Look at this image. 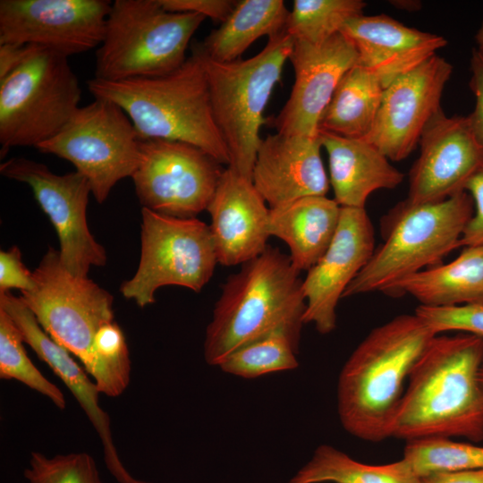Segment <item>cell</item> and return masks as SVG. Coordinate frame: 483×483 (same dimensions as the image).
Listing matches in <instances>:
<instances>
[{
	"label": "cell",
	"instance_id": "6da1fadb",
	"mask_svg": "<svg viewBox=\"0 0 483 483\" xmlns=\"http://www.w3.org/2000/svg\"><path fill=\"white\" fill-rule=\"evenodd\" d=\"M482 364L483 337L468 333L435 335L411 371L391 437L483 441Z\"/></svg>",
	"mask_w": 483,
	"mask_h": 483
},
{
	"label": "cell",
	"instance_id": "7a4b0ae2",
	"mask_svg": "<svg viewBox=\"0 0 483 483\" xmlns=\"http://www.w3.org/2000/svg\"><path fill=\"white\" fill-rule=\"evenodd\" d=\"M435 335L414 312L375 327L360 343L337 385L338 415L348 433L373 443L391 437L405 381Z\"/></svg>",
	"mask_w": 483,
	"mask_h": 483
},
{
	"label": "cell",
	"instance_id": "3957f363",
	"mask_svg": "<svg viewBox=\"0 0 483 483\" xmlns=\"http://www.w3.org/2000/svg\"><path fill=\"white\" fill-rule=\"evenodd\" d=\"M300 273L289 255L267 246L231 275L206 329L207 363L218 367L237 349L276 331L301 332L306 298Z\"/></svg>",
	"mask_w": 483,
	"mask_h": 483
},
{
	"label": "cell",
	"instance_id": "277c9868",
	"mask_svg": "<svg viewBox=\"0 0 483 483\" xmlns=\"http://www.w3.org/2000/svg\"><path fill=\"white\" fill-rule=\"evenodd\" d=\"M95 98L119 106L140 140L162 139L196 146L221 165L230 155L215 122L202 59L191 55L177 70L162 76L119 81H87Z\"/></svg>",
	"mask_w": 483,
	"mask_h": 483
},
{
	"label": "cell",
	"instance_id": "5b68a950",
	"mask_svg": "<svg viewBox=\"0 0 483 483\" xmlns=\"http://www.w3.org/2000/svg\"><path fill=\"white\" fill-rule=\"evenodd\" d=\"M473 212V200L465 191L436 202L402 201L386 216L382 244L343 298L374 292L389 294L398 282L426 267L438 265L460 248Z\"/></svg>",
	"mask_w": 483,
	"mask_h": 483
},
{
	"label": "cell",
	"instance_id": "8992f818",
	"mask_svg": "<svg viewBox=\"0 0 483 483\" xmlns=\"http://www.w3.org/2000/svg\"><path fill=\"white\" fill-rule=\"evenodd\" d=\"M293 42L284 30L268 38L256 55L232 62L211 60L192 46L202 59L214 119L230 155L228 166L251 181L263 114Z\"/></svg>",
	"mask_w": 483,
	"mask_h": 483
},
{
	"label": "cell",
	"instance_id": "52a82bcc",
	"mask_svg": "<svg viewBox=\"0 0 483 483\" xmlns=\"http://www.w3.org/2000/svg\"><path fill=\"white\" fill-rule=\"evenodd\" d=\"M206 19L165 10L159 0L112 2L95 79L119 81L168 74L181 67L190 41Z\"/></svg>",
	"mask_w": 483,
	"mask_h": 483
},
{
	"label": "cell",
	"instance_id": "ba28073f",
	"mask_svg": "<svg viewBox=\"0 0 483 483\" xmlns=\"http://www.w3.org/2000/svg\"><path fill=\"white\" fill-rule=\"evenodd\" d=\"M81 89L68 57L32 46L0 80L1 156L14 147L38 148L56 135L80 107Z\"/></svg>",
	"mask_w": 483,
	"mask_h": 483
},
{
	"label": "cell",
	"instance_id": "9c48e42d",
	"mask_svg": "<svg viewBox=\"0 0 483 483\" xmlns=\"http://www.w3.org/2000/svg\"><path fill=\"white\" fill-rule=\"evenodd\" d=\"M140 258L120 292L141 308L155 302L157 290L179 285L199 292L213 276L217 260L209 225L146 208L141 209Z\"/></svg>",
	"mask_w": 483,
	"mask_h": 483
},
{
	"label": "cell",
	"instance_id": "30bf717a",
	"mask_svg": "<svg viewBox=\"0 0 483 483\" xmlns=\"http://www.w3.org/2000/svg\"><path fill=\"white\" fill-rule=\"evenodd\" d=\"M37 149L71 162L101 204L119 181L133 175L140 161V139L119 106L95 98L80 106L62 130Z\"/></svg>",
	"mask_w": 483,
	"mask_h": 483
},
{
	"label": "cell",
	"instance_id": "8fae6325",
	"mask_svg": "<svg viewBox=\"0 0 483 483\" xmlns=\"http://www.w3.org/2000/svg\"><path fill=\"white\" fill-rule=\"evenodd\" d=\"M33 276L34 287L21 292V300L42 329L89 374L94 337L102 326L114 321L113 296L88 276L68 272L54 248L47 250Z\"/></svg>",
	"mask_w": 483,
	"mask_h": 483
},
{
	"label": "cell",
	"instance_id": "7c38bea8",
	"mask_svg": "<svg viewBox=\"0 0 483 483\" xmlns=\"http://www.w3.org/2000/svg\"><path fill=\"white\" fill-rule=\"evenodd\" d=\"M201 148L181 141L140 140V156L131 176L142 205L179 218L207 209L225 169Z\"/></svg>",
	"mask_w": 483,
	"mask_h": 483
},
{
	"label": "cell",
	"instance_id": "4fadbf2b",
	"mask_svg": "<svg viewBox=\"0 0 483 483\" xmlns=\"http://www.w3.org/2000/svg\"><path fill=\"white\" fill-rule=\"evenodd\" d=\"M1 174L28 184L49 217L59 238V257L72 275L87 277L91 267L106 262L105 248L92 236L87 224L91 193L86 178L78 172L56 174L44 164L13 157L0 165Z\"/></svg>",
	"mask_w": 483,
	"mask_h": 483
},
{
	"label": "cell",
	"instance_id": "5bb4252c",
	"mask_svg": "<svg viewBox=\"0 0 483 483\" xmlns=\"http://www.w3.org/2000/svg\"><path fill=\"white\" fill-rule=\"evenodd\" d=\"M108 0H1L0 44L32 45L66 57L98 47Z\"/></svg>",
	"mask_w": 483,
	"mask_h": 483
},
{
	"label": "cell",
	"instance_id": "9a60e30c",
	"mask_svg": "<svg viewBox=\"0 0 483 483\" xmlns=\"http://www.w3.org/2000/svg\"><path fill=\"white\" fill-rule=\"evenodd\" d=\"M453 65L433 55L385 89L369 134L363 140L389 160L406 158L419 144L432 117L442 109L440 101Z\"/></svg>",
	"mask_w": 483,
	"mask_h": 483
},
{
	"label": "cell",
	"instance_id": "2e32d148",
	"mask_svg": "<svg viewBox=\"0 0 483 483\" xmlns=\"http://www.w3.org/2000/svg\"><path fill=\"white\" fill-rule=\"evenodd\" d=\"M288 59L294 84L273 126L280 133L318 136L320 118L343 76L358 63V53L339 32L318 45L294 40Z\"/></svg>",
	"mask_w": 483,
	"mask_h": 483
},
{
	"label": "cell",
	"instance_id": "e0dca14e",
	"mask_svg": "<svg viewBox=\"0 0 483 483\" xmlns=\"http://www.w3.org/2000/svg\"><path fill=\"white\" fill-rule=\"evenodd\" d=\"M375 251V233L365 208L341 207L336 233L303 280L304 324L326 335L336 327V307L351 282Z\"/></svg>",
	"mask_w": 483,
	"mask_h": 483
},
{
	"label": "cell",
	"instance_id": "ac0fdd59",
	"mask_svg": "<svg viewBox=\"0 0 483 483\" xmlns=\"http://www.w3.org/2000/svg\"><path fill=\"white\" fill-rule=\"evenodd\" d=\"M420 152L409 177L412 203L443 200L464 191L470 176L483 165V148L468 116H447L440 109L425 127Z\"/></svg>",
	"mask_w": 483,
	"mask_h": 483
},
{
	"label": "cell",
	"instance_id": "d6986e66",
	"mask_svg": "<svg viewBox=\"0 0 483 483\" xmlns=\"http://www.w3.org/2000/svg\"><path fill=\"white\" fill-rule=\"evenodd\" d=\"M318 136L267 135L259 144L252 182L269 208L308 196H326L329 180Z\"/></svg>",
	"mask_w": 483,
	"mask_h": 483
},
{
	"label": "cell",
	"instance_id": "ffe728a7",
	"mask_svg": "<svg viewBox=\"0 0 483 483\" xmlns=\"http://www.w3.org/2000/svg\"><path fill=\"white\" fill-rule=\"evenodd\" d=\"M251 180L227 166L207 208L218 263L242 265L268 246L269 208Z\"/></svg>",
	"mask_w": 483,
	"mask_h": 483
},
{
	"label": "cell",
	"instance_id": "44dd1931",
	"mask_svg": "<svg viewBox=\"0 0 483 483\" xmlns=\"http://www.w3.org/2000/svg\"><path fill=\"white\" fill-rule=\"evenodd\" d=\"M341 32L353 44L358 64L373 72L385 89L447 44L442 36L408 27L385 14L353 18Z\"/></svg>",
	"mask_w": 483,
	"mask_h": 483
},
{
	"label": "cell",
	"instance_id": "7402d4cb",
	"mask_svg": "<svg viewBox=\"0 0 483 483\" xmlns=\"http://www.w3.org/2000/svg\"><path fill=\"white\" fill-rule=\"evenodd\" d=\"M0 308L12 317L21 332L25 343L63 381L84 411L100 437L105 462L110 473L123 469L124 466L114 445L109 416L99 404L100 393L93 379L89 377L88 372L74 360L66 349L42 329L20 297L10 292H1Z\"/></svg>",
	"mask_w": 483,
	"mask_h": 483
},
{
	"label": "cell",
	"instance_id": "603a6c76",
	"mask_svg": "<svg viewBox=\"0 0 483 483\" xmlns=\"http://www.w3.org/2000/svg\"><path fill=\"white\" fill-rule=\"evenodd\" d=\"M318 137L328 156L334 199L341 207L365 208L372 192L402 183L403 174L369 141L322 131Z\"/></svg>",
	"mask_w": 483,
	"mask_h": 483
},
{
	"label": "cell",
	"instance_id": "cb8c5ba5",
	"mask_svg": "<svg viewBox=\"0 0 483 483\" xmlns=\"http://www.w3.org/2000/svg\"><path fill=\"white\" fill-rule=\"evenodd\" d=\"M340 216L341 206L334 199L303 197L269 208L268 233L287 244L298 271H308L328 249Z\"/></svg>",
	"mask_w": 483,
	"mask_h": 483
},
{
	"label": "cell",
	"instance_id": "d4e9b609",
	"mask_svg": "<svg viewBox=\"0 0 483 483\" xmlns=\"http://www.w3.org/2000/svg\"><path fill=\"white\" fill-rule=\"evenodd\" d=\"M410 294L428 307L483 304V246L464 247L451 262L398 282L388 295Z\"/></svg>",
	"mask_w": 483,
	"mask_h": 483
},
{
	"label": "cell",
	"instance_id": "484cf974",
	"mask_svg": "<svg viewBox=\"0 0 483 483\" xmlns=\"http://www.w3.org/2000/svg\"><path fill=\"white\" fill-rule=\"evenodd\" d=\"M289 13L282 0L237 1L221 26L195 46L211 60H238L260 37L270 38L284 31Z\"/></svg>",
	"mask_w": 483,
	"mask_h": 483
},
{
	"label": "cell",
	"instance_id": "4316f807",
	"mask_svg": "<svg viewBox=\"0 0 483 483\" xmlns=\"http://www.w3.org/2000/svg\"><path fill=\"white\" fill-rule=\"evenodd\" d=\"M384 91L380 80L357 63L339 81L320 118L319 131L365 139L374 126Z\"/></svg>",
	"mask_w": 483,
	"mask_h": 483
},
{
	"label": "cell",
	"instance_id": "83f0119b",
	"mask_svg": "<svg viewBox=\"0 0 483 483\" xmlns=\"http://www.w3.org/2000/svg\"><path fill=\"white\" fill-rule=\"evenodd\" d=\"M324 482L420 483V479L402 459L387 464H367L332 445H320L288 483Z\"/></svg>",
	"mask_w": 483,
	"mask_h": 483
},
{
	"label": "cell",
	"instance_id": "f1b7e54d",
	"mask_svg": "<svg viewBox=\"0 0 483 483\" xmlns=\"http://www.w3.org/2000/svg\"><path fill=\"white\" fill-rule=\"evenodd\" d=\"M300 337L301 332L276 331L237 349L218 367L225 373L248 379L296 369Z\"/></svg>",
	"mask_w": 483,
	"mask_h": 483
},
{
	"label": "cell",
	"instance_id": "f546056e",
	"mask_svg": "<svg viewBox=\"0 0 483 483\" xmlns=\"http://www.w3.org/2000/svg\"><path fill=\"white\" fill-rule=\"evenodd\" d=\"M361 0H295L285 30L294 40L321 44L363 14Z\"/></svg>",
	"mask_w": 483,
	"mask_h": 483
},
{
	"label": "cell",
	"instance_id": "4dcf8cb0",
	"mask_svg": "<svg viewBox=\"0 0 483 483\" xmlns=\"http://www.w3.org/2000/svg\"><path fill=\"white\" fill-rule=\"evenodd\" d=\"M402 460L419 478L428 474L483 469V446L451 437L406 441Z\"/></svg>",
	"mask_w": 483,
	"mask_h": 483
},
{
	"label": "cell",
	"instance_id": "1f68e13d",
	"mask_svg": "<svg viewBox=\"0 0 483 483\" xmlns=\"http://www.w3.org/2000/svg\"><path fill=\"white\" fill-rule=\"evenodd\" d=\"M24 340L12 317L0 308V377L16 380L48 398L58 409L66 406L60 388L33 364L24 348Z\"/></svg>",
	"mask_w": 483,
	"mask_h": 483
},
{
	"label": "cell",
	"instance_id": "d6a6232c",
	"mask_svg": "<svg viewBox=\"0 0 483 483\" xmlns=\"http://www.w3.org/2000/svg\"><path fill=\"white\" fill-rule=\"evenodd\" d=\"M93 367L89 373L100 394L121 395L131 378V360L125 336L114 322L102 326L92 346Z\"/></svg>",
	"mask_w": 483,
	"mask_h": 483
},
{
	"label": "cell",
	"instance_id": "836d02e7",
	"mask_svg": "<svg viewBox=\"0 0 483 483\" xmlns=\"http://www.w3.org/2000/svg\"><path fill=\"white\" fill-rule=\"evenodd\" d=\"M23 473L29 483H103L93 457L87 453L48 457L34 451Z\"/></svg>",
	"mask_w": 483,
	"mask_h": 483
},
{
	"label": "cell",
	"instance_id": "e575fe53",
	"mask_svg": "<svg viewBox=\"0 0 483 483\" xmlns=\"http://www.w3.org/2000/svg\"><path fill=\"white\" fill-rule=\"evenodd\" d=\"M415 313L436 333L458 331L483 337V304L453 307L419 305Z\"/></svg>",
	"mask_w": 483,
	"mask_h": 483
},
{
	"label": "cell",
	"instance_id": "d590c367",
	"mask_svg": "<svg viewBox=\"0 0 483 483\" xmlns=\"http://www.w3.org/2000/svg\"><path fill=\"white\" fill-rule=\"evenodd\" d=\"M33 272H30L21 260L18 247H12L0 252V293L13 288L21 292L30 291L34 287Z\"/></svg>",
	"mask_w": 483,
	"mask_h": 483
},
{
	"label": "cell",
	"instance_id": "8d00e7d4",
	"mask_svg": "<svg viewBox=\"0 0 483 483\" xmlns=\"http://www.w3.org/2000/svg\"><path fill=\"white\" fill-rule=\"evenodd\" d=\"M464 191L473 200L474 212L463 230L460 247L483 246V165L468 180Z\"/></svg>",
	"mask_w": 483,
	"mask_h": 483
},
{
	"label": "cell",
	"instance_id": "74e56055",
	"mask_svg": "<svg viewBox=\"0 0 483 483\" xmlns=\"http://www.w3.org/2000/svg\"><path fill=\"white\" fill-rule=\"evenodd\" d=\"M162 7L173 13H192L225 21L234 9L237 1L233 0H159Z\"/></svg>",
	"mask_w": 483,
	"mask_h": 483
},
{
	"label": "cell",
	"instance_id": "f35d334b",
	"mask_svg": "<svg viewBox=\"0 0 483 483\" xmlns=\"http://www.w3.org/2000/svg\"><path fill=\"white\" fill-rule=\"evenodd\" d=\"M470 68V88L475 96V107L468 119L478 142L483 148V57L476 48L471 52Z\"/></svg>",
	"mask_w": 483,
	"mask_h": 483
},
{
	"label": "cell",
	"instance_id": "ab89813d",
	"mask_svg": "<svg viewBox=\"0 0 483 483\" xmlns=\"http://www.w3.org/2000/svg\"><path fill=\"white\" fill-rule=\"evenodd\" d=\"M31 45L0 44V80L13 72L27 57Z\"/></svg>",
	"mask_w": 483,
	"mask_h": 483
},
{
	"label": "cell",
	"instance_id": "60d3db41",
	"mask_svg": "<svg viewBox=\"0 0 483 483\" xmlns=\"http://www.w3.org/2000/svg\"><path fill=\"white\" fill-rule=\"evenodd\" d=\"M419 479L420 483H483V469L436 472Z\"/></svg>",
	"mask_w": 483,
	"mask_h": 483
},
{
	"label": "cell",
	"instance_id": "b9f144b4",
	"mask_svg": "<svg viewBox=\"0 0 483 483\" xmlns=\"http://www.w3.org/2000/svg\"><path fill=\"white\" fill-rule=\"evenodd\" d=\"M390 3L397 9L406 12H416L421 8V2L418 0H394Z\"/></svg>",
	"mask_w": 483,
	"mask_h": 483
},
{
	"label": "cell",
	"instance_id": "7bdbcfd3",
	"mask_svg": "<svg viewBox=\"0 0 483 483\" xmlns=\"http://www.w3.org/2000/svg\"><path fill=\"white\" fill-rule=\"evenodd\" d=\"M475 41L477 44L476 50L482 55L483 57V21L481 22L480 27L479 28L476 35H475Z\"/></svg>",
	"mask_w": 483,
	"mask_h": 483
},
{
	"label": "cell",
	"instance_id": "ee69618b",
	"mask_svg": "<svg viewBox=\"0 0 483 483\" xmlns=\"http://www.w3.org/2000/svg\"><path fill=\"white\" fill-rule=\"evenodd\" d=\"M121 483H151L133 478L130 473H128L121 481Z\"/></svg>",
	"mask_w": 483,
	"mask_h": 483
},
{
	"label": "cell",
	"instance_id": "f6af8a7d",
	"mask_svg": "<svg viewBox=\"0 0 483 483\" xmlns=\"http://www.w3.org/2000/svg\"><path fill=\"white\" fill-rule=\"evenodd\" d=\"M479 385H480V387H481V390H482V393H483V364L479 369Z\"/></svg>",
	"mask_w": 483,
	"mask_h": 483
}]
</instances>
